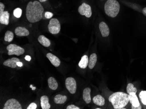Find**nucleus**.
<instances>
[{
    "instance_id": "1",
    "label": "nucleus",
    "mask_w": 146,
    "mask_h": 109,
    "mask_svg": "<svg viewBox=\"0 0 146 109\" xmlns=\"http://www.w3.org/2000/svg\"><path fill=\"white\" fill-rule=\"evenodd\" d=\"M44 10L42 5L38 1H30L27 5L25 15L29 22L35 23L42 19Z\"/></svg>"
},
{
    "instance_id": "2",
    "label": "nucleus",
    "mask_w": 146,
    "mask_h": 109,
    "mask_svg": "<svg viewBox=\"0 0 146 109\" xmlns=\"http://www.w3.org/2000/svg\"><path fill=\"white\" fill-rule=\"evenodd\" d=\"M109 100L115 109H122L129 102V96L125 93L118 92L110 95Z\"/></svg>"
},
{
    "instance_id": "3",
    "label": "nucleus",
    "mask_w": 146,
    "mask_h": 109,
    "mask_svg": "<svg viewBox=\"0 0 146 109\" xmlns=\"http://www.w3.org/2000/svg\"><path fill=\"white\" fill-rule=\"evenodd\" d=\"M105 13L109 17L115 18L120 10V5L116 0H108L104 6Z\"/></svg>"
},
{
    "instance_id": "4",
    "label": "nucleus",
    "mask_w": 146,
    "mask_h": 109,
    "mask_svg": "<svg viewBox=\"0 0 146 109\" xmlns=\"http://www.w3.org/2000/svg\"><path fill=\"white\" fill-rule=\"evenodd\" d=\"M48 30L51 34L57 35L61 29L60 23L56 18H52L48 25Z\"/></svg>"
},
{
    "instance_id": "5",
    "label": "nucleus",
    "mask_w": 146,
    "mask_h": 109,
    "mask_svg": "<svg viewBox=\"0 0 146 109\" xmlns=\"http://www.w3.org/2000/svg\"><path fill=\"white\" fill-rule=\"evenodd\" d=\"M8 51V55H15L17 56L22 55L25 53V50L15 44H10L6 48Z\"/></svg>"
},
{
    "instance_id": "6",
    "label": "nucleus",
    "mask_w": 146,
    "mask_h": 109,
    "mask_svg": "<svg viewBox=\"0 0 146 109\" xmlns=\"http://www.w3.org/2000/svg\"><path fill=\"white\" fill-rule=\"evenodd\" d=\"M78 11L81 15H84L87 18H89L92 16V11L91 6L86 3H83L80 6L78 9Z\"/></svg>"
},
{
    "instance_id": "7",
    "label": "nucleus",
    "mask_w": 146,
    "mask_h": 109,
    "mask_svg": "<svg viewBox=\"0 0 146 109\" xmlns=\"http://www.w3.org/2000/svg\"><path fill=\"white\" fill-rule=\"evenodd\" d=\"M66 87L67 89L71 94L76 93L77 89V84L74 78H68L65 80Z\"/></svg>"
},
{
    "instance_id": "8",
    "label": "nucleus",
    "mask_w": 146,
    "mask_h": 109,
    "mask_svg": "<svg viewBox=\"0 0 146 109\" xmlns=\"http://www.w3.org/2000/svg\"><path fill=\"white\" fill-rule=\"evenodd\" d=\"M21 104L15 99H10L6 102L3 109H22Z\"/></svg>"
},
{
    "instance_id": "9",
    "label": "nucleus",
    "mask_w": 146,
    "mask_h": 109,
    "mask_svg": "<svg viewBox=\"0 0 146 109\" xmlns=\"http://www.w3.org/2000/svg\"><path fill=\"white\" fill-rule=\"evenodd\" d=\"M99 28L103 37H107L110 35V31L109 27L106 23L102 22L100 23Z\"/></svg>"
},
{
    "instance_id": "10",
    "label": "nucleus",
    "mask_w": 146,
    "mask_h": 109,
    "mask_svg": "<svg viewBox=\"0 0 146 109\" xmlns=\"http://www.w3.org/2000/svg\"><path fill=\"white\" fill-rule=\"evenodd\" d=\"M20 61V59L16 57H13V58L9 59L6 60L3 63V65L8 67H11L12 68H15L18 66L17 65V63L18 62Z\"/></svg>"
},
{
    "instance_id": "11",
    "label": "nucleus",
    "mask_w": 146,
    "mask_h": 109,
    "mask_svg": "<svg viewBox=\"0 0 146 109\" xmlns=\"http://www.w3.org/2000/svg\"><path fill=\"white\" fill-rule=\"evenodd\" d=\"M46 57L49 59L54 66L58 67L60 65V61L55 55L51 53H48L46 54Z\"/></svg>"
},
{
    "instance_id": "12",
    "label": "nucleus",
    "mask_w": 146,
    "mask_h": 109,
    "mask_svg": "<svg viewBox=\"0 0 146 109\" xmlns=\"http://www.w3.org/2000/svg\"><path fill=\"white\" fill-rule=\"evenodd\" d=\"M15 35L19 37L27 36L29 35V32L24 27H18L15 30Z\"/></svg>"
},
{
    "instance_id": "13",
    "label": "nucleus",
    "mask_w": 146,
    "mask_h": 109,
    "mask_svg": "<svg viewBox=\"0 0 146 109\" xmlns=\"http://www.w3.org/2000/svg\"><path fill=\"white\" fill-rule=\"evenodd\" d=\"M10 14L8 11H4L0 14V23L8 25L9 23Z\"/></svg>"
},
{
    "instance_id": "14",
    "label": "nucleus",
    "mask_w": 146,
    "mask_h": 109,
    "mask_svg": "<svg viewBox=\"0 0 146 109\" xmlns=\"http://www.w3.org/2000/svg\"><path fill=\"white\" fill-rule=\"evenodd\" d=\"M129 101L130 104L134 107H138L140 105V102L138 99L135 93H131L129 94Z\"/></svg>"
},
{
    "instance_id": "15",
    "label": "nucleus",
    "mask_w": 146,
    "mask_h": 109,
    "mask_svg": "<svg viewBox=\"0 0 146 109\" xmlns=\"http://www.w3.org/2000/svg\"><path fill=\"white\" fill-rule=\"evenodd\" d=\"M91 89L86 88L84 89L83 92V98L86 104H88L91 102Z\"/></svg>"
},
{
    "instance_id": "16",
    "label": "nucleus",
    "mask_w": 146,
    "mask_h": 109,
    "mask_svg": "<svg viewBox=\"0 0 146 109\" xmlns=\"http://www.w3.org/2000/svg\"><path fill=\"white\" fill-rule=\"evenodd\" d=\"M41 106L42 109H49L50 108V105L49 104V98L46 96H42L40 98Z\"/></svg>"
},
{
    "instance_id": "17",
    "label": "nucleus",
    "mask_w": 146,
    "mask_h": 109,
    "mask_svg": "<svg viewBox=\"0 0 146 109\" xmlns=\"http://www.w3.org/2000/svg\"><path fill=\"white\" fill-rule=\"evenodd\" d=\"M93 101L95 104L99 106H102L105 104V100L104 97L100 95H97L93 98Z\"/></svg>"
},
{
    "instance_id": "18",
    "label": "nucleus",
    "mask_w": 146,
    "mask_h": 109,
    "mask_svg": "<svg viewBox=\"0 0 146 109\" xmlns=\"http://www.w3.org/2000/svg\"><path fill=\"white\" fill-rule=\"evenodd\" d=\"M38 42L42 46L45 47H49L50 45L51 42L50 40L44 35H40L38 38Z\"/></svg>"
},
{
    "instance_id": "19",
    "label": "nucleus",
    "mask_w": 146,
    "mask_h": 109,
    "mask_svg": "<svg viewBox=\"0 0 146 109\" xmlns=\"http://www.w3.org/2000/svg\"><path fill=\"white\" fill-rule=\"evenodd\" d=\"M89 59L87 55H84L82 57L78 63V66L82 69H85L88 65Z\"/></svg>"
},
{
    "instance_id": "20",
    "label": "nucleus",
    "mask_w": 146,
    "mask_h": 109,
    "mask_svg": "<svg viewBox=\"0 0 146 109\" xmlns=\"http://www.w3.org/2000/svg\"><path fill=\"white\" fill-rule=\"evenodd\" d=\"M48 85L49 87L52 90L55 91L58 88V83L54 78L50 77L48 80Z\"/></svg>"
},
{
    "instance_id": "21",
    "label": "nucleus",
    "mask_w": 146,
    "mask_h": 109,
    "mask_svg": "<svg viewBox=\"0 0 146 109\" xmlns=\"http://www.w3.org/2000/svg\"><path fill=\"white\" fill-rule=\"evenodd\" d=\"M97 61V56L95 53L92 54L90 56L88 62V67L90 69H93L96 65Z\"/></svg>"
},
{
    "instance_id": "22",
    "label": "nucleus",
    "mask_w": 146,
    "mask_h": 109,
    "mask_svg": "<svg viewBox=\"0 0 146 109\" xmlns=\"http://www.w3.org/2000/svg\"><path fill=\"white\" fill-rule=\"evenodd\" d=\"M67 100V96L58 94L54 98V101L56 104H63Z\"/></svg>"
},
{
    "instance_id": "23",
    "label": "nucleus",
    "mask_w": 146,
    "mask_h": 109,
    "mask_svg": "<svg viewBox=\"0 0 146 109\" xmlns=\"http://www.w3.org/2000/svg\"><path fill=\"white\" fill-rule=\"evenodd\" d=\"M14 37V35L11 31H8L5 34L4 40L6 42H10L12 41Z\"/></svg>"
},
{
    "instance_id": "24",
    "label": "nucleus",
    "mask_w": 146,
    "mask_h": 109,
    "mask_svg": "<svg viewBox=\"0 0 146 109\" xmlns=\"http://www.w3.org/2000/svg\"><path fill=\"white\" fill-rule=\"evenodd\" d=\"M127 92L129 94L131 93H137V89L136 87H134V85L132 84H129L127 87Z\"/></svg>"
},
{
    "instance_id": "25",
    "label": "nucleus",
    "mask_w": 146,
    "mask_h": 109,
    "mask_svg": "<svg viewBox=\"0 0 146 109\" xmlns=\"http://www.w3.org/2000/svg\"><path fill=\"white\" fill-rule=\"evenodd\" d=\"M139 97L142 103L146 105V91H142L139 94Z\"/></svg>"
},
{
    "instance_id": "26",
    "label": "nucleus",
    "mask_w": 146,
    "mask_h": 109,
    "mask_svg": "<svg viewBox=\"0 0 146 109\" xmlns=\"http://www.w3.org/2000/svg\"><path fill=\"white\" fill-rule=\"evenodd\" d=\"M22 10L20 8H17L13 11V15L16 18H20L22 16Z\"/></svg>"
},
{
    "instance_id": "27",
    "label": "nucleus",
    "mask_w": 146,
    "mask_h": 109,
    "mask_svg": "<svg viewBox=\"0 0 146 109\" xmlns=\"http://www.w3.org/2000/svg\"><path fill=\"white\" fill-rule=\"evenodd\" d=\"M37 108V105L35 102H32L28 106L27 109H36Z\"/></svg>"
},
{
    "instance_id": "28",
    "label": "nucleus",
    "mask_w": 146,
    "mask_h": 109,
    "mask_svg": "<svg viewBox=\"0 0 146 109\" xmlns=\"http://www.w3.org/2000/svg\"><path fill=\"white\" fill-rule=\"evenodd\" d=\"M53 16V14L51 12L47 11V12H45V17L46 18L50 19L52 18Z\"/></svg>"
},
{
    "instance_id": "29",
    "label": "nucleus",
    "mask_w": 146,
    "mask_h": 109,
    "mask_svg": "<svg viewBox=\"0 0 146 109\" xmlns=\"http://www.w3.org/2000/svg\"><path fill=\"white\" fill-rule=\"evenodd\" d=\"M5 5L2 3H0V14H1L4 11Z\"/></svg>"
},
{
    "instance_id": "30",
    "label": "nucleus",
    "mask_w": 146,
    "mask_h": 109,
    "mask_svg": "<svg viewBox=\"0 0 146 109\" xmlns=\"http://www.w3.org/2000/svg\"><path fill=\"white\" fill-rule=\"evenodd\" d=\"M67 109H80V108L78 106H75L74 105H70L67 106Z\"/></svg>"
},
{
    "instance_id": "31",
    "label": "nucleus",
    "mask_w": 146,
    "mask_h": 109,
    "mask_svg": "<svg viewBox=\"0 0 146 109\" xmlns=\"http://www.w3.org/2000/svg\"><path fill=\"white\" fill-rule=\"evenodd\" d=\"M25 59L26 61H30L31 60V57L30 56H29V55H27V56H25Z\"/></svg>"
},
{
    "instance_id": "32",
    "label": "nucleus",
    "mask_w": 146,
    "mask_h": 109,
    "mask_svg": "<svg viewBox=\"0 0 146 109\" xmlns=\"http://www.w3.org/2000/svg\"><path fill=\"white\" fill-rule=\"evenodd\" d=\"M17 65L18 67H22L23 66V63H22L21 62L19 61L17 63Z\"/></svg>"
},
{
    "instance_id": "33",
    "label": "nucleus",
    "mask_w": 146,
    "mask_h": 109,
    "mask_svg": "<svg viewBox=\"0 0 146 109\" xmlns=\"http://www.w3.org/2000/svg\"><path fill=\"white\" fill-rule=\"evenodd\" d=\"M142 107L141 105L138 106V107H134V106H132V109H141Z\"/></svg>"
},
{
    "instance_id": "34",
    "label": "nucleus",
    "mask_w": 146,
    "mask_h": 109,
    "mask_svg": "<svg viewBox=\"0 0 146 109\" xmlns=\"http://www.w3.org/2000/svg\"><path fill=\"white\" fill-rule=\"evenodd\" d=\"M143 13L145 16H146V8H144L143 10Z\"/></svg>"
},
{
    "instance_id": "35",
    "label": "nucleus",
    "mask_w": 146,
    "mask_h": 109,
    "mask_svg": "<svg viewBox=\"0 0 146 109\" xmlns=\"http://www.w3.org/2000/svg\"><path fill=\"white\" fill-rule=\"evenodd\" d=\"M47 0H39V1L41 2H44L45 1H47Z\"/></svg>"
},
{
    "instance_id": "36",
    "label": "nucleus",
    "mask_w": 146,
    "mask_h": 109,
    "mask_svg": "<svg viewBox=\"0 0 146 109\" xmlns=\"http://www.w3.org/2000/svg\"><path fill=\"white\" fill-rule=\"evenodd\" d=\"M36 89V87H33L32 88V89H33V90H35V89Z\"/></svg>"
},
{
    "instance_id": "37",
    "label": "nucleus",
    "mask_w": 146,
    "mask_h": 109,
    "mask_svg": "<svg viewBox=\"0 0 146 109\" xmlns=\"http://www.w3.org/2000/svg\"><path fill=\"white\" fill-rule=\"evenodd\" d=\"M30 87L32 88L33 87V85H30Z\"/></svg>"
},
{
    "instance_id": "38",
    "label": "nucleus",
    "mask_w": 146,
    "mask_h": 109,
    "mask_svg": "<svg viewBox=\"0 0 146 109\" xmlns=\"http://www.w3.org/2000/svg\"><path fill=\"white\" fill-rule=\"evenodd\" d=\"M96 109H101V108H96Z\"/></svg>"
}]
</instances>
